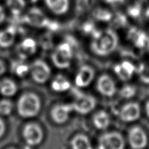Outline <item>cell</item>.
I'll list each match as a JSON object with an SVG mask.
<instances>
[{"label":"cell","mask_w":149,"mask_h":149,"mask_svg":"<svg viewBox=\"0 0 149 149\" xmlns=\"http://www.w3.org/2000/svg\"><path fill=\"white\" fill-rule=\"evenodd\" d=\"M118 36L113 30L107 29L95 34L91 44L92 51L99 56L111 54L118 45Z\"/></svg>","instance_id":"cell-1"},{"label":"cell","mask_w":149,"mask_h":149,"mask_svg":"<svg viewBox=\"0 0 149 149\" xmlns=\"http://www.w3.org/2000/svg\"><path fill=\"white\" fill-rule=\"evenodd\" d=\"M41 108V100L33 92H25L21 95L17 103V110L24 118H33L39 113Z\"/></svg>","instance_id":"cell-2"},{"label":"cell","mask_w":149,"mask_h":149,"mask_svg":"<svg viewBox=\"0 0 149 149\" xmlns=\"http://www.w3.org/2000/svg\"><path fill=\"white\" fill-rule=\"evenodd\" d=\"M52 63L59 69L70 67L72 59V50L70 45L64 42L58 45L51 56Z\"/></svg>","instance_id":"cell-3"},{"label":"cell","mask_w":149,"mask_h":149,"mask_svg":"<svg viewBox=\"0 0 149 149\" xmlns=\"http://www.w3.org/2000/svg\"><path fill=\"white\" fill-rule=\"evenodd\" d=\"M22 136L26 144L30 147H34L42 142L44 134L41 127L38 124L29 122L23 127Z\"/></svg>","instance_id":"cell-4"},{"label":"cell","mask_w":149,"mask_h":149,"mask_svg":"<svg viewBox=\"0 0 149 149\" xmlns=\"http://www.w3.org/2000/svg\"><path fill=\"white\" fill-rule=\"evenodd\" d=\"M31 78L38 84H44L49 79L51 71L49 65L42 60H36L30 65Z\"/></svg>","instance_id":"cell-5"},{"label":"cell","mask_w":149,"mask_h":149,"mask_svg":"<svg viewBox=\"0 0 149 149\" xmlns=\"http://www.w3.org/2000/svg\"><path fill=\"white\" fill-rule=\"evenodd\" d=\"M124 145V138L118 132L106 133L99 139V148L101 149H122Z\"/></svg>","instance_id":"cell-6"},{"label":"cell","mask_w":149,"mask_h":149,"mask_svg":"<svg viewBox=\"0 0 149 149\" xmlns=\"http://www.w3.org/2000/svg\"><path fill=\"white\" fill-rule=\"evenodd\" d=\"M22 20L28 25L39 28L47 27L50 22L43 12L37 7H33L29 10Z\"/></svg>","instance_id":"cell-7"},{"label":"cell","mask_w":149,"mask_h":149,"mask_svg":"<svg viewBox=\"0 0 149 149\" xmlns=\"http://www.w3.org/2000/svg\"><path fill=\"white\" fill-rule=\"evenodd\" d=\"M96 105V100L92 95L88 94H79L72 103L74 111L78 113L86 114L89 113L95 108Z\"/></svg>","instance_id":"cell-8"},{"label":"cell","mask_w":149,"mask_h":149,"mask_svg":"<svg viewBox=\"0 0 149 149\" xmlns=\"http://www.w3.org/2000/svg\"><path fill=\"white\" fill-rule=\"evenodd\" d=\"M128 141L133 148H143L147 145V135L141 127L134 126L128 132Z\"/></svg>","instance_id":"cell-9"},{"label":"cell","mask_w":149,"mask_h":149,"mask_svg":"<svg viewBox=\"0 0 149 149\" xmlns=\"http://www.w3.org/2000/svg\"><path fill=\"white\" fill-rule=\"evenodd\" d=\"M73 110L72 104L60 103L54 105L50 112L52 120L55 123L61 124L65 123L70 118L71 112Z\"/></svg>","instance_id":"cell-10"},{"label":"cell","mask_w":149,"mask_h":149,"mask_svg":"<svg viewBox=\"0 0 149 149\" xmlns=\"http://www.w3.org/2000/svg\"><path fill=\"white\" fill-rule=\"evenodd\" d=\"M37 50L36 41L32 38L27 37L17 45L16 51L21 60H26L32 56Z\"/></svg>","instance_id":"cell-11"},{"label":"cell","mask_w":149,"mask_h":149,"mask_svg":"<svg viewBox=\"0 0 149 149\" xmlns=\"http://www.w3.org/2000/svg\"><path fill=\"white\" fill-rule=\"evenodd\" d=\"M97 89L101 94L107 97H111L116 92V85L113 80L107 74H102L97 82Z\"/></svg>","instance_id":"cell-12"},{"label":"cell","mask_w":149,"mask_h":149,"mask_svg":"<svg viewBox=\"0 0 149 149\" xmlns=\"http://www.w3.org/2000/svg\"><path fill=\"white\" fill-rule=\"evenodd\" d=\"M141 109L137 103H129L124 105L120 111V117L124 122H133L139 118Z\"/></svg>","instance_id":"cell-13"},{"label":"cell","mask_w":149,"mask_h":149,"mask_svg":"<svg viewBox=\"0 0 149 149\" xmlns=\"http://www.w3.org/2000/svg\"><path fill=\"white\" fill-rule=\"evenodd\" d=\"M94 77V70L89 65H83L76 74L74 82L78 87H86L91 83Z\"/></svg>","instance_id":"cell-14"},{"label":"cell","mask_w":149,"mask_h":149,"mask_svg":"<svg viewBox=\"0 0 149 149\" xmlns=\"http://www.w3.org/2000/svg\"><path fill=\"white\" fill-rule=\"evenodd\" d=\"M135 67L131 62L124 61L114 66V70L116 75L123 81H128L132 78L135 71Z\"/></svg>","instance_id":"cell-15"},{"label":"cell","mask_w":149,"mask_h":149,"mask_svg":"<svg viewBox=\"0 0 149 149\" xmlns=\"http://www.w3.org/2000/svg\"><path fill=\"white\" fill-rule=\"evenodd\" d=\"M47 6L56 15H63L68 11L70 6L69 0H45Z\"/></svg>","instance_id":"cell-16"},{"label":"cell","mask_w":149,"mask_h":149,"mask_svg":"<svg viewBox=\"0 0 149 149\" xmlns=\"http://www.w3.org/2000/svg\"><path fill=\"white\" fill-rule=\"evenodd\" d=\"M16 35V29L11 26L0 31V47L8 48L12 46L15 42Z\"/></svg>","instance_id":"cell-17"},{"label":"cell","mask_w":149,"mask_h":149,"mask_svg":"<svg viewBox=\"0 0 149 149\" xmlns=\"http://www.w3.org/2000/svg\"><path fill=\"white\" fill-rule=\"evenodd\" d=\"M18 86L12 79L5 78L0 81V94L5 97H11L17 94Z\"/></svg>","instance_id":"cell-18"},{"label":"cell","mask_w":149,"mask_h":149,"mask_svg":"<svg viewBox=\"0 0 149 149\" xmlns=\"http://www.w3.org/2000/svg\"><path fill=\"white\" fill-rule=\"evenodd\" d=\"M71 83L69 80L62 74H58L51 82V88L56 92H63L70 88Z\"/></svg>","instance_id":"cell-19"},{"label":"cell","mask_w":149,"mask_h":149,"mask_svg":"<svg viewBox=\"0 0 149 149\" xmlns=\"http://www.w3.org/2000/svg\"><path fill=\"white\" fill-rule=\"evenodd\" d=\"M93 123L97 129H106L110 124L109 116L104 111H98L93 116Z\"/></svg>","instance_id":"cell-20"},{"label":"cell","mask_w":149,"mask_h":149,"mask_svg":"<svg viewBox=\"0 0 149 149\" xmlns=\"http://www.w3.org/2000/svg\"><path fill=\"white\" fill-rule=\"evenodd\" d=\"M11 71L15 75L19 77H24L30 73V66H29L24 60L14 61L11 63Z\"/></svg>","instance_id":"cell-21"},{"label":"cell","mask_w":149,"mask_h":149,"mask_svg":"<svg viewBox=\"0 0 149 149\" xmlns=\"http://www.w3.org/2000/svg\"><path fill=\"white\" fill-rule=\"evenodd\" d=\"M71 147L74 149H90L91 143L86 135L78 134L74 136L71 141Z\"/></svg>","instance_id":"cell-22"},{"label":"cell","mask_w":149,"mask_h":149,"mask_svg":"<svg viewBox=\"0 0 149 149\" xmlns=\"http://www.w3.org/2000/svg\"><path fill=\"white\" fill-rule=\"evenodd\" d=\"M8 8L14 17H18L23 11L26 6L24 0H7Z\"/></svg>","instance_id":"cell-23"},{"label":"cell","mask_w":149,"mask_h":149,"mask_svg":"<svg viewBox=\"0 0 149 149\" xmlns=\"http://www.w3.org/2000/svg\"><path fill=\"white\" fill-rule=\"evenodd\" d=\"M130 38L134 42L135 46L139 48L145 47L146 44L148 45L149 41L147 37L146 36L144 33L141 32V31H137L135 30L130 33Z\"/></svg>","instance_id":"cell-24"},{"label":"cell","mask_w":149,"mask_h":149,"mask_svg":"<svg viewBox=\"0 0 149 149\" xmlns=\"http://www.w3.org/2000/svg\"><path fill=\"white\" fill-rule=\"evenodd\" d=\"M13 109H14V104L12 101L8 99H3L0 101V115H10Z\"/></svg>","instance_id":"cell-25"},{"label":"cell","mask_w":149,"mask_h":149,"mask_svg":"<svg viewBox=\"0 0 149 149\" xmlns=\"http://www.w3.org/2000/svg\"><path fill=\"white\" fill-rule=\"evenodd\" d=\"M138 74L141 81L145 84H149V62L141 64L138 70Z\"/></svg>","instance_id":"cell-26"},{"label":"cell","mask_w":149,"mask_h":149,"mask_svg":"<svg viewBox=\"0 0 149 149\" xmlns=\"http://www.w3.org/2000/svg\"><path fill=\"white\" fill-rule=\"evenodd\" d=\"M135 94V87L133 85L127 84L124 86L122 88L120 94L123 97L125 98H130L134 96Z\"/></svg>","instance_id":"cell-27"},{"label":"cell","mask_w":149,"mask_h":149,"mask_svg":"<svg viewBox=\"0 0 149 149\" xmlns=\"http://www.w3.org/2000/svg\"><path fill=\"white\" fill-rule=\"evenodd\" d=\"M95 17L97 19L101 20H109L112 17V14L107 10L97 9L95 13Z\"/></svg>","instance_id":"cell-28"},{"label":"cell","mask_w":149,"mask_h":149,"mask_svg":"<svg viewBox=\"0 0 149 149\" xmlns=\"http://www.w3.org/2000/svg\"><path fill=\"white\" fill-rule=\"evenodd\" d=\"M128 13L130 15H131L133 17H136L140 13V6L137 4H134V5L129 7Z\"/></svg>","instance_id":"cell-29"},{"label":"cell","mask_w":149,"mask_h":149,"mask_svg":"<svg viewBox=\"0 0 149 149\" xmlns=\"http://www.w3.org/2000/svg\"><path fill=\"white\" fill-rule=\"evenodd\" d=\"M5 130H6V126H5V122L2 119L1 117L0 116V138L4 135Z\"/></svg>","instance_id":"cell-30"},{"label":"cell","mask_w":149,"mask_h":149,"mask_svg":"<svg viewBox=\"0 0 149 149\" xmlns=\"http://www.w3.org/2000/svg\"><path fill=\"white\" fill-rule=\"evenodd\" d=\"M6 71V66L4 62L1 60H0V76L3 74Z\"/></svg>","instance_id":"cell-31"},{"label":"cell","mask_w":149,"mask_h":149,"mask_svg":"<svg viewBox=\"0 0 149 149\" xmlns=\"http://www.w3.org/2000/svg\"><path fill=\"white\" fill-rule=\"evenodd\" d=\"M5 19V14L4 12V10L1 5H0V24H1L3 22Z\"/></svg>","instance_id":"cell-32"},{"label":"cell","mask_w":149,"mask_h":149,"mask_svg":"<svg viewBox=\"0 0 149 149\" xmlns=\"http://www.w3.org/2000/svg\"><path fill=\"white\" fill-rule=\"evenodd\" d=\"M145 109H146V113H147L148 116L149 117V101H148L147 104H146Z\"/></svg>","instance_id":"cell-33"},{"label":"cell","mask_w":149,"mask_h":149,"mask_svg":"<svg viewBox=\"0 0 149 149\" xmlns=\"http://www.w3.org/2000/svg\"><path fill=\"white\" fill-rule=\"evenodd\" d=\"M106 2L109 3H116V2H121V0H105Z\"/></svg>","instance_id":"cell-34"},{"label":"cell","mask_w":149,"mask_h":149,"mask_svg":"<svg viewBox=\"0 0 149 149\" xmlns=\"http://www.w3.org/2000/svg\"><path fill=\"white\" fill-rule=\"evenodd\" d=\"M148 51H149V41H148Z\"/></svg>","instance_id":"cell-35"},{"label":"cell","mask_w":149,"mask_h":149,"mask_svg":"<svg viewBox=\"0 0 149 149\" xmlns=\"http://www.w3.org/2000/svg\"><path fill=\"white\" fill-rule=\"evenodd\" d=\"M31 1H32L33 2H36V1H37V0H31Z\"/></svg>","instance_id":"cell-36"},{"label":"cell","mask_w":149,"mask_h":149,"mask_svg":"<svg viewBox=\"0 0 149 149\" xmlns=\"http://www.w3.org/2000/svg\"><path fill=\"white\" fill-rule=\"evenodd\" d=\"M148 15H149V9H148Z\"/></svg>","instance_id":"cell-37"}]
</instances>
